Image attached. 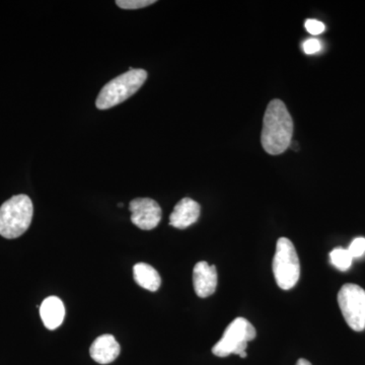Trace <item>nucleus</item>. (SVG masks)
Here are the masks:
<instances>
[{"instance_id": "obj_1", "label": "nucleus", "mask_w": 365, "mask_h": 365, "mask_svg": "<svg viewBox=\"0 0 365 365\" xmlns=\"http://www.w3.org/2000/svg\"><path fill=\"white\" fill-rule=\"evenodd\" d=\"M294 134V120L281 100L269 103L264 115L261 143L271 155H279L289 148Z\"/></svg>"}, {"instance_id": "obj_2", "label": "nucleus", "mask_w": 365, "mask_h": 365, "mask_svg": "<svg viewBox=\"0 0 365 365\" xmlns=\"http://www.w3.org/2000/svg\"><path fill=\"white\" fill-rule=\"evenodd\" d=\"M33 215L30 197L25 194L11 197L0 207V235L9 240L21 237L30 227Z\"/></svg>"}, {"instance_id": "obj_3", "label": "nucleus", "mask_w": 365, "mask_h": 365, "mask_svg": "<svg viewBox=\"0 0 365 365\" xmlns=\"http://www.w3.org/2000/svg\"><path fill=\"white\" fill-rule=\"evenodd\" d=\"M148 79L144 69H132L117 76L104 86L96 100L98 110H108L128 100Z\"/></svg>"}, {"instance_id": "obj_4", "label": "nucleus", "mask_w": 365, "mask_h": 365, "mask_svg": "<svg viewBox=\"0 0 365 365\" xmlns=\"http://www.w3.org/2000/svg\"><path fill=\"white\" fill-rule=\"evenodd\" d=\"M273 274L278 287L283 290L294 288L300 277L299 255L294 245L287 237H280L273 259Z\"/></svg>"}, {"instance_id": "obj_5", "label": "nucleus", "mask_w": 365, "mask_h": 365, "mask_svg": "<svg viewBox=\"0 0 365 365\" xmlns=\"http://www.w3.org/2000/svg\"><path fill=\"white\" fill-rule=\"evenodd\" d=\"M256 335V329L248 319H235L225 329L222 339L213 346L212 353L218 357H227L230 354L241 355L246 352L248 343L253 341Z\"/></svg>"}, {"instance_id": "obj_6", "label": "nucleus", "mask_w": 365, "mask_h": 365, "mask_svg": "<svg viewBox=\"0 0 365 365\" xmlns=\"http://www.w3.org/2000/svg\"><path fill=\"white\" fill-rule=\"evenodd\" d=\"M338 304L346 323L356 332L365 329V290L359 285L347 283L341 287Z\"/></svg>"}, {"instance_id": "obj_7", "label": "nucleus", "mask_w": 365, "mask_h": 365, "mask_svg": "<svg viewBox=\"0 0 365 365\" xmlns=\"http://www.w3.org/2000/svg\"><path fill=\"white\" fill-rule=\"evenodd\" d=\"M129 210L131 211V222L140 230H153L162 220V208L153 199H133L129 204Z\"/></svg>"}, {"instance_id": "obj_8", "label": "nucleus", "mask_w": 365, "mask_h": 365, "mask_svg": "<svg viewBox=\"0 0 365 365\" xmlns=\"http://www.w3.org/2000/svg\"><path fill=\"white\" fill-rule=\"evenodd\" d=\"M217 270L215 265L201 261L193 269V285L196 294L201 299L215 294L217 287Z\"/></svg>"}, {"instance_id": "obj_9", "label": "nucleus", "mask_w": 365, "mask_h": 365, "mask_svg": "<svg viewBox=\"0 0 365 365\" xmlns=\"http://www.w3.org/2000/svg\"><path fill=\"white\" fill-rule=\"evenodd\" d=\"M200 212V204L191 198H182L170 215V225L179 230H185L197 222Z\"/></svg>"}, {"instance_id": "obj_10", "label": "nucleus", "mask_w": 365, "mask_h": 365, "mask_svg": "<svg viewBox=\"0 0 365 365\" xmlns=\"http://www.w3.org/2000/svg\"><path fill=\"white\" fill-rule=\"evenodd\" d=\"M121 347L114 336L105 334L93 341L91 346V359L100 364H109L119 356Z\"/></svg>"}, {"instance_id": "obj_11", "label": "nucleus", "mask_w": 365, "mask_h": 365, "mask_svg": "<svg viewBox=\"0 0 365 365\" xmlns=\"http://www.w3.org/2000/svg\"><path fill=\"white\" fill-rule=\"evenodd\" d=\"M40 316L46 328L55 330L63 323L66 318V307L59 297H47L41 304Z\"/></svg>"}, {"instance_id": "obj_12", "label": "nucleus", "mask_w": 365, "mask_h": 365, "mask_svg": "<svg viewBox=\"0 0 365 365\" xmlns=\"http://www.w3.org/2000/svg\"><path fill=\"white\" fill-rule=\"evenodd\" d=\"M133 277L139 287L150 292H157L162 284L160 274L153 266L146 263H138L134 265Z\"/></svg>"}, {"instance_id": "obj_13", "label": "nucleus", "mask_w": 365, "mask_h": 365, "mask_svg": "<svg viewBox=\"0 0 365 365\" xmlns=\"http://www.w3.org/2000/svg\"><path fill=\"white\" fill-rule=\"evenodd\" d=\"M330 261L334 267L345 272L351 267L353 258L348 249L336 248L330 253Z\"/></svg>"}, {"instance_id": "obj_14", "label": "nucleus", "mask_w": 365, "mask_h": 365, "mask_svg": "<svg viewBox=\"0 0 365 365\" xmlns=\"http://www.w3.org/2000/svg\"><path fill=\"white\" fill-rule=\"evenodd\" d=\"M155 4V0H117L118 6L124 9H139Z\"/></svg>"}, {"instance_id": "obj_15", "label": "nucleus", "mask_w": 365, "mask_h": 365, "mask_svg": "<svg viewBox=\"0 0 365 365\" xmlns=\"http://www.w3.org/2000/svg\"><path fill=\"white\" fill-rule=\"evenodd\" d=\"M348 251L351 254L353 259L361 258L365 254V239L364 237H357L353 240L350 244Z\"/></svg>"}, {"instance_id": "obj_16", "label": "nucleus", "mask_w": 365, "mask_h": 365, "mask_svg": "<svg viewBox=\"0 0 365 365\" xmlns=\"http://www.w3.org/2000/svg\"><path fill=\"white\" fill-rule=\"evenodd\" d=\"M304 26H306L307 32L313 36L321 35L326 30L325 25L318 20H307Z\"/></svg>"}, {"instance_id": "obj_17", "label": "nucleus", "mask_w": 365, "mask_h": 365, "mask_svg": "<svg viewBox=\"0 0 365 365\" xmlns=\"http://www.w3.org/2000/svg\"><path fill=\"white\" fill-rule=\"evenodd\" d=\"M322 45L321 42L318 39H307L302 43V49H304V53L306 54H314V53H318L319 50H321Z\"/></svg>"}, {"instance_id": "obj_18", "label": "nucleus", "mask_w": 365, "mask_h": 365, "mask_svg": "<svg viewBox=\"0 0 365 365\" xmlns=\"http://www.w3.org/2000/svg\"><path fill=\"white\" fill-rule=\"evenodd\" d=\"M297 365H312L309 360L300 359L297 360Z\"/></svg>"}, {"instance_id": "obj_19", "label": "nucleus", "mask_w": 365, "mask_h": 365, "mask_svg": "<svg viewBox=\"0 0 365 365\" xmlns=\"http://www.w3.org/2000/svg\"><path fill=\"white\" fill-rule=\"evenodd\" d=\"M289 148H292V150L294 151H299V144H297V141H292V143H290Z\"/></svg>"}, {"instance_id": "obj_20", "label": "nucleus", "mask_w": 365, "mask_h": 365, "mask_svg": "<svg viewBox=\"0 0 365 365\" xmlns=\"http://www.w3.org/2000/svg\"><path fill=\"white\" fill-rule=\"evenodd\" d=\"M118 206H119V207H123V203H119Z\"/></svg>"}]
</instances>
